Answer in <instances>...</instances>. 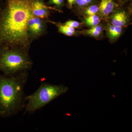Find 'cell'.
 I'll list each match as a JSON object with an SVG mask.
<instances>
[{"label":"cell","mask_w":132,"mask_h":132,"mask_svg":"<svg viewBox=\"0 0 132 132\" xmlns=\"http://www.w3.org/2000/svg\"><path fill=\"white\" fill-rule=\"evenodd\" d=\"M127 16L124 11H120L113 15L111 19V23L113 26L122 27L126 24Z\"/></svg>","instance_id":"ba28073f"},{"label":"cell","mask_w":132,"mask_h":132,"mask_svg":"<svg viewBox=\"0 0 132 132\" xmlns=\"http://www.w3.org/2000/svg\"><path fill=\"white\" fill-rule=\"evenodd\" d=\"M28 72L10 75H0V116L7 118L24 110L27 102L24 87Z\"/></svg>","instance_id":"7a4b0ae2"},{"label":"cell","mask_w":132,"mask_h":132,"mask_svg":"<svg viewBox=\"0 0 132 132\" xmlns=\"http://www.w3.org/2000/svg\"><path fill=\"white\" fill-rule=\"evenodd\" d=\"M46 28L45 19L32 15L29 20L27 24L28 34L31 42L42 36L46 32Z\"/></svg>","instance_id":"5b68a950"},{"label":"cell","mask_w":132,"mask_h":132,"mask_svg":"<svg viewBox=\"0 0 132 132\" xmlns=\"http://www.w3.org/2000/svg\"><path fill=\"white\" fill-rule=\"evenodd\" d=\"M58 27L59 32L64 34L65 35L68 36H72L75 33V28L66 26L65 24H59Z\"/></svg>","instance_id":"30bf717a"},{"label":"cell","mask_w":132,"mask_h":132,"mask_svg":"<svg viewBox=\"0 0 132 132\" xmlns=\"http://www.w3.org/2000/svg\"><path fill=\"white\" fill-rule=\"evenodd\" d=\"M2 0H0V9H1V7L3 5L2 3Z\"/></svg>","instance_id":"ac0fdd59"},{"label":"cell","mask_w":132,"mask_h":132,"mask_svg":"<svg viewBox=\"0 0 132 132\" xmlns=\"http://www.w3.org/2000/svg\"><path fill=\"white\" fill-rule=\"evenodd\" d=\"M28 53L21 48L0 47V71L10 75L28 72L33 65Z\"/></svg>","instance_id":"3957f363"},{"label":"cell","mask_w":132,"mask_h":132,"mask_svg":"<svg viewBox=\"0 0 132 132\" xmlns=\"http://www.w3.org/2000/svg\"><path fill=\"white\" fill-rule=\"evenodd\" d=\"M64 0H49L48 4L54 5L58 7H60L63 5Z\"/></svg>","instance_id":"2e32d148"},{"label":"cell","mask_w":132,"mask_h":132,"mask_svg":"<svg viewBox=\"0 0 132 132\" xmlns=\"http://www.w3.org/2000/svg\"><path fill=\"white\" fill-rule=\"evenodd\" d=\"M49 10L59 11L54 8L47 6L43 0H34L31 2L32 14L34 16L43 19H48Z\"/></svg>","instance_id":"8992f818"},{"label":"cell","mask_w":132,"mask_h":132,"mask_svg":"<svg viewBox=\"0 0 132 132\" xmlns=\"http://www.w3.org/2000/svg\"><path fill=\"white\" fill-rule=\"evenodd\" d=\"M68 4L69 7H72L75 3V0H67Z\"/></svg>","instance_id":"e0dca14e"},{"label":"cell","mask_w":132,"mask_h":132,"mask_svg":"<svg viewBox=\"0 0 132 132\" xmlns=\"http://www.w3.org/2000/svg\"><path fill=\"white\" fill-rule=\"evenodd\" d=\"M99 10V6L97 5H92L86 9L85 14L88 16L94 15L97 13Z\"/></svg>","instance_id":"4fadbf2b"},{"label":"cell","mask_w":132,"mask_h":132,"mask_svg":"<svg viewBox=\"0 0 132 132\" xmlns=\"http://www.w3.org/2000/svg\"><path fill=\"white\" fill-rule=\"evenodd\" d=\"M64 24L66 26L75 28L79 27L80 25V23L77 21L71 20L67 21Z\"/></svg>","instance_id":"9a60e30c"},{"label":"cell","mask_w":132,"mask_h":132,"mask_svg":"<svg viewBox=\"0 0 132 132\" xmlns=\"http://www.w3.org/2000/svg\"><path fill=\"white\" fill-rule=\"evenodd\" d=\"M29 1H34V0H29Z\"/></svg>","instance_id":"d6986e66"},{"label":"cell","mask_w":132,"mask_h":132,"mask_svg":"<svg viewBox=\"0 0 132 132\" xmlns=\"http://www.w3.org/2000/svg\"><path fill=\"white\" fill-rule=\"evenodd\" d=\"M68 90V87L62 84L54 85L47 82H42L35 92L27 96L24 109L26 112L33 113L57 97L66 93Z\"/></svg>","instance_id":"277c9868"},{"label":"cell","mask_w":132,"mask_h":132,"mask_svg":"<svg viewBox=\"0 0 132 132\" xmlns=\"http://www.w3.org/2000/svg\"><path fill=\"white\" fill-rule=\"evenodd\" d=\"M107 31L109 38L113 39L118 38L122 32V28L121 27L112 25L108 27Z\"/></svg>","instance_id":"9c48e42d"},{"label":"cell","mask_w":132,"mask_h":132,"mask_svg":"<svg viewBox=\"0 0 132 132\" xmlns=\"http://www.w3.org/2000/svg\"><path fill=\"white\" fill-rule=\"evenodd\" d=\"M29 0H5L0 9V47L29 52L32 43L28 22L32 15Z\"/></svg>","instance_id":"6da1fadb"},{"label":"cell","mask_w":132,"mask_h":132,"mask_svg":"<svg viewBox=\"0 0 132 132\" xmlns=\"http://www.w3.org/2000/svg\"><path fill=\"white\" fill-rule=\"evenodd\" d=\"M102 31V28L101 26H98L93 27L92 28L88 29L86 31V33L87 34L94 37H97L99 36Z\"/></svg>","instance_id":"8fae6325"},{"label":"cell","mask_w":132,"mask_h":132,"mask_svg":"<svg viewBox=\"0 0 132 132\" xmlns=\"http://www.w3.org/2000/svg\"><path fill=\"white\" fill-rule=\"evenodd\" d=\"M115 6V3L113 0H101L99 11L103 16H107L113 11Z\"/></svg>","instance_id":"52a82bcc"},{"label":"cell","mask_w":132,"mask_h":132,"mask_svg":"<svg viewBox=\"0 0 132 132\" xmlns=\"http://www.w3.org/2000/svg\"><path fill=\"white\" fill-rule=\"evenodd\" d=\"M93 0H75V2L80 7L87 6L93 2Z\"/></svg>","instance_id":"5bb4252c"},{"label":"cell","mask_w":132,"mask_h":132,"mask_svg":"<svg viewBox=\"0 0 132 132\" xmlns=\"http://www.w3.org/2000/svg\"><path fill=\"white\" fill-rule=\"evenodd\" d=\"M86 23L88 26L94 27L97 26L100 21V18L96 14L88 16L86 19Z\"/></svg>","instance_id":"7c38bea8"}]
</instances>
